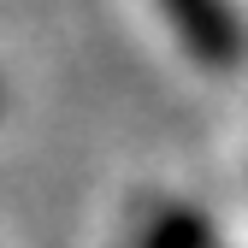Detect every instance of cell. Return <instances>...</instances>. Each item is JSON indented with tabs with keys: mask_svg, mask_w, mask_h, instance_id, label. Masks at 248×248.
<instances>
[{
	"mask_svg": "<svg viewBox=\"0 0 248 248\" xmlns=\"http://www.w3.org/2000/svg\"><path fill=\"white\" fill-rule=\"evenodd\" d=\"M160 12H166V24L177 30V42L189 47L201 65L231 71L248 53V30H242L231 0H160Z\"/></svg>",
	"mask_w": 248,
	"mask_h": 248,
	"instance_id": "cell-1",
	"label": "cell"
},
{
	"mask_svg": "<svg viewBox=\"0 0 248 248\" xmlns=\"http://www.w3.org/2000/svg\"><path fill=\"white\" fill-rule=\"evenodd\" d=\"M136 248H213V231L189 207H154L136 231Z\"/></svg>",
	"mask_w": 248,
	"mask_h": 248,
	"instance_id": "cell-2",
	"label": "cell"
}]
</instances>
